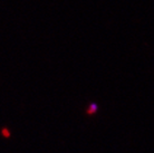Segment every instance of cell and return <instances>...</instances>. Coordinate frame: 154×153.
Instances as JSON below:
<instances>
[{
  "label": "cell",
  "instance_id": "cell-1",
  "mask_svg": "<svg viewBox=\"0 0 154 153\" xmlns=\"http://www.w3.org/2000/svg\"><path fill=\"white\" fill-rule=\"evenodd\" d=\"M97 110V106H96V104H92L91 106H89V110H88V113L89 114H93L94 112Z\"/></svg>",
  "mask_w": 154,
  "mask_h": 153
}]
</instances>
